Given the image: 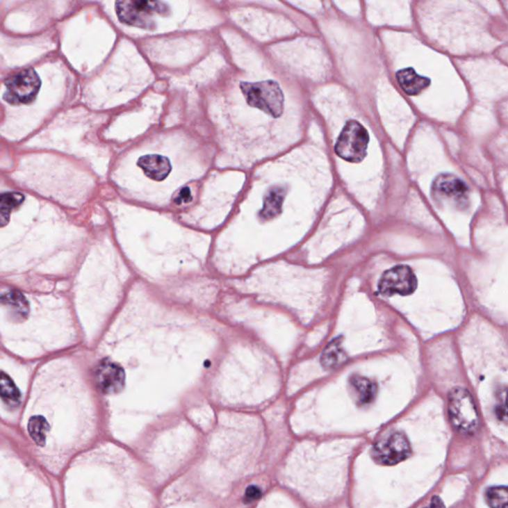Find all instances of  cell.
Segmentation results:
<instances>
[{
    "label": "cell",
    "instance_id": "14",
    "mask_svg": "<svg viewBox=\"0 0 508 508\" xmlns=\"http://www.w3.org/2000/svg\"><path fill=\"white\" fill-rule=\"evenodd\" d=\"M347 359V354L342 347V338H337L329 343L328 347L324 350L322 356V363L328 370L338 368L341 364L345 363Z\"/></svg>",
    "mask_w": 508,
    "mask_h": 508
},
{
    "label": "cell",
    "instance_id": "16",
    "mask_svg": "<svg viewBox=\"0 0 508 508\" xmlns=\"http://www.w3.org/2000/svg\"><path fill=\"white\" fill-rule=\"evenodd\" d=\"M283 196L282 189H275L271 192L270 197H268V201L265 202V206L262 211L261 215L264 219H270L275 217L281 210Z\"/></svg>",
    "mask_w": 508,
    "mask_h": 508
},
{
    "label": "cell",
    "instance_id": "9",
    "mask_svg": "<svg viewBox=\"0 0 508 508\" xmlns=\"http://www.w3.org/2000/svg\"><path fill=\"white\" fill-rule=\"evenodd\" d=\"M416 276L413 273L411 268L405 265H399L384 272L380 279L378 288L385 295H392V294L408 295L416 289Z\"/></svg>",
    "mask_w": 508,
    "mask_h": 508
},
{
    "label": "cell",
    "instance_id": "3",
    "mask_svg": "<svg viewBox=\"0 0 508 508\" xmlns=\"http://www.w3.org/2000/svg\"><path fill=\"white\" fill-rule=\"evenodd\" d=\"M448 411L454 430L463 435H473L480 426V417L474 398L467 389L457 387L449 394Z\"/></svg>",
    "mask_w": 508,
    "mask_h": 508
},
{
    "label": "cell",
    "instance_id": "7",
    "mask_svg": "<svg viewBox=\"0 0 508 508\" xmlns=\"http://www.w3.org/2000/svg\"><path fill=\"white\" fill-rule=\"evenodd\" d=\"M41 81L34 69H24L15 74L6 82L4 99L11 104L31 103L40 90Z\"/></svg>",
    "mask_w": 508,
    "mask_h": 508
},
{
    "label": "cell",
    "instance_id": "13",
    "mask_svg": "<svg viewBox=\"0 0 508 508\" xmlns=\"http://www.w3.org/2000/svg\"><path fill=\"white\" fill-rule=\"evenodd\" d=\"M350 389L357 404L368 405L375 400L377 395V385L368 378L354 375L350 380Z\"/></svg>",
    "mask_w": 508,
    "mask_h": 508
},
{
    "label": "cell",
    "instance_id": "8",
    "mask_svg": "<svg viewBox=\"0 0 508 508\" xmlns=\"http://www.w3.org/2000/svg\"><path fill=\"white\" fill-rule=\"evenodd\" d=\"M432 195L439 204L465 208L468 204V186L452 174H442L434 181Z\"/></svg>",
    "mask_w": 508,
    "mask_h": 508
},
{
    "label": "cell",
    "instance_id": "17",
    "mask_svg": "<svg viewBox=\"0 0 508 508\" xmlns=\"http://www.w3.org/2000/svg\"><path fill=\"white\" fill-rule=\"evenodd\" d=\"M486 502L491 508H507L508 491L505 486H495L488 489Z\"/></svg>",
    "mask_w": 508,
    "mask_h": 508
},
{
    "label": "cell",
    "instance_id": "4",
    "mask_svg": "<svg viewBox=\"0 0 508 508\" xmlns=\"http://www.w3.org/2000/svg\"><path fill=\"white\" fill-rule=\"evenodd\" d=\"M368 142L370 136L363 125L357 122H350L341 132L336 143V153L341 158L357 163L366 157Z\"/></svg>",
    "mask_w": 508,
    "mask_h": 508
},
{
    "label": "cell",
    "instance_id": "19",
    "mask_svg": "<svg viewBox=\"0 0 508 508\" xmlns=\"http://www.w3.org/2000/svg\"><path fill=\"white\" fill-rule=\"evenodd\" d=\"M191 198V191H190V189H188L187 188V189L183 190V191L180 192L177 198L175 199V203L177 204V205H182V204L188 203Z\"/></svg>",
    "mask_w": 508,
    "mask_h": 508
},
{
    "label": "cell",
    "instance_id": "5",
    "mask_svg": "<svg viewBox=\"0 0 508 508\" xmlns=\"http://www.w3.org/2000/svg\"><path fill=\"white\" fill-rule=\"evenodd\" d=\"M118 18L125 24L139 28H148L157 16L166 13L167 7L162 2L120 1L115 3Z\"/></svg>",
    "mask_w": 508,
    "mask_h": 508
},
{
    "label": "cell",
    "instance_id": "1",
    "mask_svg": "<svg viewBox=\"0 0 508 508\" xmlns=\"http://www.w3.org/2000/svg\"><path fill=\"white\" fill-rule=\"evenodd\" d=\"M122 452L99 441L75 457L58 477L60 508H122Z\"/></svg>",
    "mask_w": 508,
    "mask_h": 508
},
{
    "label": "cell",
    "instance_id": "18",
    "mask_svg": "<svg viewBox=\"0 0 508 508\" xmlns=\"http://www.w3.org/2000/svg\"><path fill=\"white\" fill-rule=\"evenodd\" d=\"M505 393L507 391L503 389L500 396L502 398L498 400V406H496V415L500 421L507 422V404H505Z\"/></svg>",
    "mask_w": 508,
    "mask_h": 508
},
{
    "label": "cell",
    "instance_id": "15",
    "mask_svg": "<svg viewBox=\"0 0 508 508\" xmlns=\"http://www.w3.org/2000/svg\"><path fill=\"white\" fill-rule=\"evenodd\" d=\"M24 201V196L19 192L0 194V227L8 222L10 213Z\"/></svg>",
    "mask_w": 508,
    "mask_h": 508
},
{
    "label": "cell",
    "instance_id": "11",
    "mask_svg": "<svg viewBox=\"0 0 508 508\" xmlns=\"http://www.w3.org/2000/svg\"><path fill=\"white\" fill-rule=\"evenodd\" d=\"M97 384L104 393H117L124 384V370L117 363L106 361L97 370Z\"/></svg>",
    "mask_w": 508,
    "mask_h": 508
},
{
    "label": "cell",
    "instance_id": "20",
    "mask_svg": "<svg viewBox=\"0 0 508 508\" xmlns=\"http://www.w3.org/2000/svg\"><path fill=\"white\" fill-rule=\"evenodd\" d=\"M426 508H445L444 503L441 500L438 496H434L432 502H431L430 507Z\"/></svg>",
    "mask_w": 508,
    "mask_h": 508
},
{
    "label": "cell",
    "instance_id": "12",
    "mask_svg": "<svg viewBox=\"0 0 508 508\" xmlns=\"http://www.w3.org/2000/svg\"><path fill=\"white\" fill-rule=\"evenodd\" d=\"M396 78L402 90L410 96H416L430 85L429 79L419 76L411 68L400 69L396 75Z\"/></svg>",
    "mask_w": 508,
    "mask_h": 508
},
{
    "label": "cell",
    "instance_id": "2",
    "mask_svg": "<svg viewBox=\"0 0 508 508\" xmlns=\"http://www.w3.org/2000/svg\"><path fill=\"white\" fill-rule=\"evenodd\" d=\"M0 508H60L58 477L35 460L15 428L2 423Z\"/></svg>",
    "mask_w": 508,
    "mask_h": 508
},
{
    "label": "cell",
    "instance_id": "6",
    "mask_svg": "<svg viewBox=\"0 0 508 508\" xmlns=\"http://www.w3.org/2000/svg\"><path fill=\"white\" fill-rule=\"evenodd\" d=\"M411 454L410 443L404 434L394 431L380 438L373 445L371 457L382 466H394L405 461Z\"/></svg>",
    "mask_w": 508,
    "mask_h": 508
},
{
    "label": "cell",
    "instance_id": "10",
    "mask_svg": "<svg viewBox=\"0 0 508 508\" xmlns=\"http://www.w3.org/2000/svg\"><path fill=\"white\" fill-rule=\"evenodd\" d=\"M138 167L141 175L151 183L163 182L172 171L170 160L159 153H148L139 157Z\"/></svg>",
    "mask_w": 508,
    "mask_h": 508
}]
</instances>
